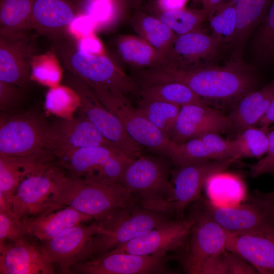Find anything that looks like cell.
<instances>
[{"instance_id": "obj_16", "label": "cell", "mask_w": 274, "mask_h": 274, "mask_svg": "<svg viewBox=\"0 0 274 274\" xmlns=\"http://www.w3.org/2000/svg\"><path fill=\"white\" fill-rule=\"evenodd\" d=\"M72 226L38 245L45 258L62 273H70L71 267L82 260L88 244L97 231L95 221Z\"/></svg>"}, {"instance_id": "obj_50", "label": "cell", "mask_w": 274, "mask_h": 274, "mask_svg": "<svg viewBox=\"0 0 274 274\" xmlns=\"http://www.w3.org/2000/svg\"><path fill=\"white\" fill-rule=\"evenodd\" d=\"M254 197L274 213V190L267 193L255 192Z\"/></svg>"}, {"instance_id": "obj_25", "label": "cell", "mask_w": 274, "mask_h": 274, "mask_svg": "<svg viewBox=\"0 0 274 274\" xmlns=\"http://www.w3.org/2000/svg\"><path fill=\"white\" fill-rule=\"evenodd\" d=\"M273 98L274 81L245 95L228 115L233 129L239 132L258 124Z\"/></svg>"}, {"instance_id": "obj_24", "label": "cell", "mask_w": 274, "mask_h": 274, "mask_svg": "<svg viewBox=\"0 0 274 274\" xmlns=\"http://www.w3.org/2000/svg\"><path fill=\"white\" fill-rule=\"evenodd\" d=\"M93 220L92 217L66 206L42 212L22 221L28 235L43 241L49 239L72 226Z\"/></svg>"}, {"instance_id": "obj_58", "label": "cell", "mask_w": 274, "mask_h": 274, "mask_svg": "<svg viewBox=\"0 0 274 274\" xmlns=\"http://www.w3.org/2000/svg\"><path fill=\"white\" fill-rule=\"evenodd\" d=\"M195 1H199V0H195Z\"/></svg>"}, {"instance_id": "obj_3", "label": "cell", "mask_w": 274, "mask_h": 274, "mask_svg": "<svg viewBox=\"0 0 274 274\" xmlns=\"http://www.w3.org/2000/svg\"><path fill=\"white\" fill-rule=\"evenodd\" d=\"M169 216L139 205L94 220L97 231L90 238L81 261L99 256L144 234L171 220Z\"/></svg>"}, {"instance_id": "obj_55", "label": "cell", "mask_w": 274, "mask_h": 274, "mask_svg": "<svg viewBox=\"0 0 274 274\" xmlns=\"http://www.w3.org/2000/svg\"><path fill=\"white\" fill-rule=\"evenodd\" d=\"M207 0H199V1L201 2L202 5L206 2Z\"/></svg>"}, {"instance_id": "obj_14", "label": "cell", "mask_w": 274, "mask_h": 274, "mask_svg": "<svg viewBox=\"0 0 274 274\" xmlns=\"http://www.w3.org/2000/svg\"><path fill=\"white\" fill-rule=\"evenodd\" d=\"M236 160H210L182 166L172 171L173 197L166 213L181 216L190 203L200 199L201 192L213 175L224 172Z\"/></svg>"}, {"instance_id": "obj_31", "label": "cell", "mask_w": 274, "mask_h": 274, "mask_svg": "<svg viewBox=\"0 0 274 274\" xmlns=\"http://www.w3.org/2000/svg\"><path fill=\"white\" fill-rule=\"evenodd\" d=\"M35 0H0V33L30 29Z\"/></svg>"}, {"instance_id": "obj_57", "label": "cell", "mask_w": 274, "mask_h": 274, "mask_svg": "<svg viewBox=\"0 0 274 274\" xmlns=\"http://www.w3.org/2000/svg\"><path fill=\"white\" fill-rule=\"evenodd\" d=\"M71 1L75 2L76 0H71Z\"/></svg>"}, {"instance_id": "obj_51", "label": "cell", "mask_w": 274, "mask_h": 274, "mask_svg": "<svg viewBox=\"0 0 274 274\" xmlns=\"http://www.w3.org/2000/svg\"><path fill=\"white\" fill-rule=\"evenodd\" d=\"M274 123V98L272 99L267 112L258 123L259 126L264 128H268L272 124Z\"/></svg>"}, {"instance_id": "obj_1", "label": "cell", "mask_w": 274, "mask_h": 274, "mask_svg": "<svg viewBox=\"0 0 274 274\" xmlns=\"http://www.w3.org/2000/svg\"><path fill=\"white\" fill-rule=\"evenodd\" d=\"M143 82H177L189 87L209 104V101L232 103L255 90L257 79L251 67L240 57L232 56L222 65L207 64L181 68L175 66L142 71Z\"/></svg>"}, {"instance_id": "obj_45", "label": "cell", "mask_w": 274, "mask_h": 274, "mask_svg": "<svg viewBox=\"0 0 274 274\" xmlns=\"http://www.w3.org/2000/svg\"><path fill=\"white\" fill-rule=\"evenodd\" d=\"M274 168V129L269 132L268 145L266 153L250 169L251 175L257 178L266 174H272Z\"/></svg>"}, {"instance_id": "obj_42", "label": "cell", "mask_w": 274, "mask_h": 274, "mask_svg": "<svg viewBox=\"0 0 274 274\" xmlns=\"http://www.w3.org/2000/svg\"><path fill=\"white\" fill-rule=\"evenodd\" d=\"M199 137L204 142L215 160L238 159L233 140H226L218 133H208Z\"/></svg>"}, {"instance_id": "obj_38", "label": "cell", "mask_w": 274, "mask_h": 274, "mask_svg": "<svg viewBox=\"0 0 274 274\" xmlns=\"http://www.w3.org/2000/svg\"><path fill=\"white\" fill-rule=\"evenodd\" d=\"M77 106H79V97L71 88L55 87L46 94L45 107L51 113L69 115Z\"/></svg>"}, {"instance_id": "obj_20", "label": "cell", "mask_w": 274, "mask_h": 274, "mask_svg": "<svg viewBox=\"0 0 274 274\" xmlns=\"http://www.w3.org/2000/svg\"><path fill=\"white\" fill-rule=\"evenodd\" d=\"M49 153L26 156L0 155V205L12 207L15 193L26 177L57 165Z\"/></svg>"}, {"instance_id": "obj_27", "label": "cell", "mask_w": 274, "mask_h": 274, "mask_svg": "<svg viewBox=\"0 0 274 274\" xmlns=\"http://www.w3.org/2000/svg\"><path fill=\"white\" fill-rule=\"evenodd\" d=\"M130 24L138 35L168 59L172 66H175L173 46L175 33L155 16L136 11L130 19Z\"/></svg>"}, {"instance_id": "obj_23", "label": "cell", "mask_w": 274, "mask_h": 274, "mask_svg": "<svg viewBox=\"0 0 274 274\" xmlns=\"http://www.w3.org/2000/svg\"><path fill=\"white\" fill-rule=\"evenodd\" d=\"M223 44L214 36L201 30L177 36L173 46L175 67L186 68L207 64Z\"/></svg>"}, {"instance_id": "obj_34", "label": "cell", "mask_w": 274, "mask_h": 274, "mask_svg": "<svg viewBox=\"0 0 274 274\" xmlns=\"http://www.w3.org/2000/svg\"><path fill=\"white\" fill-rule=\"evenodd\" d=\"M224 174L223 172L215 174L207 181L204 187L208 200L216 204L240 201L245 195L242 183L235 177Z\"/></svg>"}, {"instance_id": "obj_30", "label": "cell", "mask_w": 274, "mask_h": 274, "mask_svg": "<svg viewBox=\"0 0 274 274\" xmlns=\"http://www.w3.org/2000/svg\"><path fill=\"white\" fill-rule=\"evenodd\" d=\"M138 92L141 98L163 101L180 107L209 104L187 85L177 82L141 83V85H138Z\"/></svg>"}, {"instance_id": "obj_18", "label": "cell", "mask_w": 274, "mask_h": 274, "mask_svg": "<svg viewBox=\"0 0 274 274\" xmlns=\"http://www.w3.org/2000/svg\"><path fill=\"white\" fill-rule=\"evenodd\" d=\"M63 168L57 165L25 177L13 197V214L23 221L44 211L54 190L56 179Z\"/></svg>"}, {"instance_id": "obj_17", "label": "cell", "mask_w": 274, "mask_h": 274, "mask_svg": "<svg viewBox=\"0 0 274 274\" xmlns=\"http://www.w3.org/2000/svg\"><path fill=\"white\" fill-rule=\"evenodd\" d=\"M233 129L228 115L209 105L189 104L181 107L169 139L179 145L208 133Z\"/></svg>"}, {"instance_id": "obj_4", "label": "cell", "mask_w": 274, "mask_h": 274, "mask_svg": "<svg viewBox=\"0 0 274 274\" xmlns=\"http://www.w3.org/2000/svg\"><path fill=\"white\" fill-rule=\"evenodd\" d=\"M167 159L160 155H141L130 163L124 173L120 184L145 209L166 213L174 193Z\"/></svg>"}, {"instance_id": "obj_33", "label": "cell", "mask_w": 274, "mask_h": 274, "mask_svg": "<svg viewBox=\"0 0 274 274\" xmlns=\"http://www.w3.org/2000/svg\"><path fill=\"white\" fill-rule=\"evenodd\" d=\"M207 18L212 34L222 44H231L236 29L235 0H224L211 12Z\"/></svg>"}, {"instance_id": "obj_12", "label": "cell", "mask_w": 274, "mask_h": 274, "mask_svg": "<svg viewBox=\"0 0 274 274\" xmlns=\"http://www.w3.org/2000/svg\"><path fill=\"white\" fill-rule=\"evenodd\" d=\"M93 146H105L123 150L107 139L82 115L76 118H64L48 125L46 148L56 159L75 149Z\"/></svg>"}, {"instance_id": "obj_37", "label": "cell", "mask_w": 274, "mask_h": 274, "mask_svg": "<svg viewBox=\"0 0 274 274\" xmlns=\"http://www.w3.org/2000/svg\"><path fill=\"white\" fill-rule=\"evenodd\" d=\"M267 129L253 126L238 132L233 139L238 159L243 157L261 158L266 153L269 134Z\"/></svg>"}, {"instance_id": "obj_5", "label": "cell", "mask_w": 274, "mask_h": 274, "mask_svg": "<svg viewBox=\"0 0 274 274\" xmlns=\"http://www.w3.org/2000/svg\"><path fill=\"white\" fill-rule=\"evenodd\" d=\"M56 51L65 68L87 84L126 96L138 92V82L107 56L86 53L62 41Z\"/></svg>"}, {"instance_id": "obj_19", "label": "cell", "mask_w": 274, "mask_h": 274, "mask_svg": "<svg viewBox=\"0 0 274 274\" xmlns=\"http://www.w3.org/2000/svg\"><path fill=\"white\" fill-rule=\"evenodd\" d=\"M26 236L0 243L1 274H53L55 267L42 254L38 245Z\"/></svg>"}, {"instance_id": "obj_15", "label": "cell", "mask_w": 274, "mask_h": 274, "mask_svg": "<svg viewBox=\"0 0 274 274\" xmlns=\"http://www.w3.org/2000/svg\"><path fill=\"white\" fill-rule=\"evenodd\" d=\"M193 221L191 217L187 219L168 220L110 252L166 256L168 252L182 246L190 234Z\"/></svg>"}, {"instance_id": "obj_28", "label": "cell", "mask_w": 274, "mask_h": 274, "mask_svg": "<svg viewBox=\"0 0 274 274\" xmlns=\"http://www.w3.org/2000/svg\"><path fill=\"white\" fill-rule=\"evenodd\" d=\"M272 0H235L236 29L231 43L233 56L241 57L248 39L264 20Z\"/></svg>"}, {"instance_id": "obj_44", "label": "cell", "mask_w": 274, "mask_h": 274, "mask_svg": "<svg viewBox=\"0 0 274 274\" xmlns=\"http://www.w3.org/2000/svg\"><path fill=\"white\" fill-rule=\"evenodd\" d=\"M23 89L12 84L0 81V109L3 112H10L22 101Z\"/></svg>"}, {"instance_id": "obj_39", "label": "cell", "mask_w": 274, "mask_h": 274, "mask_svg": "<svg viewBox=\"0 0 274 274\" xmlns=\"http://www.w3.org/2000/svg\"><path fill=\"white\" fill-rule=\"evenodd\" d=\"M136 157L125 152H118L109 157L89 176L120 183L126 168Z\"/></svg>"}, {"instance_id": "obj_22", "label": "cell", "mask_w": 274, "mask_h": 274, "mask_svg": "<svg viewBox=\"0 0 274 274\" xmlns=\"http://www.w3.org/2000/svg\"><path fill=\"white\" fill-rule=\"evenodd\" d=\"M71 0H35L31 12L30 28L38 33L57 41L78 16Z\"/></svg>"}, {"instance_id": "obj_46", "label": "cell", "mask_w": 274, "mask_h": 274, "mask_svg": "<svg viewBox=\"0 0 274 274\" xmlns=\"http://www.w3.org/2000/svg\"><path fill=\"white\" fill-rule=\"evenodd\" d=\"M225 255L229 274H254L259 273L257 269L236 254L226 250Z\"/></svg>"}, {"instance_id": "obj_52", "label": "cell", "mask_w": 274, "mask_h": 274, "mask_svg": "<svg viewBox=\"0 0 274 274\" xmlns=\"http://www.w3.org/2000/svg\"><path fill=\"white\" fill-rule=\"evenodd\" d=\"M224 0H207L202 5V9L208 14V16L211 12Z\"/></svg>"}, {"instance_id": "obj_6", "label": "cell", "mask_w": 274, "mask_h": 274, "mask_svg": "<svg viewBox=\"0 0 274 274\" xmlns=\"http://www.w3.org/2000/svg\"><path fill=\"white\" fill-rule=\"evenodd\" d=\"M87 84L103 105L119 119L132 140L157 155L172 159L177 145L142 115L126 96Z\"/></svg>"}, {"instance_id": "obj_32", "label": "cell", "mask_w": 274, "mask_h": 274, "mask_svg": "<svg viewBox=\"0 0 274 274\" xmlns=\"http://www.w3.org/2000/svg\"><path fill=\"white\" fill-rule=\"evenodd\" d=\"M181 107L163 101L141 98L136 109L169 138Z\"/></svg>"}, {"instance_id": "obj_56", "label": "cell", "mask_w": 274, "mask_h": 274, "mask_svg": "<svg viewBox=\"0 0 274 274\" xmlns=\"http://www.w3.org/2000/svg\"><path fill=\"white\" fill-rule=\"evenodd\" d=\"M272 173H274V168H273V169L272 170Z\"/></svg>"}, {"instance_id": "obj_41", "label": "cell", "mask_w": 274, "mask_h": 274, "mask_svg": "<svg viewBox=\"0 0 274 274\" xmlns=\"http://www.w3.org/2000/svg\"><path fill=\"white\" fill-rule=\"evenodd\" d=\"M35 58L32 64V78L50 86H56L60 81L61 72L57 62L51 56Z\"/></svg>"}, {"instance_id": "obj_43", "label": "cell", "mask_w": 274, "mask_h": 274, "mask_svg": "<svg viewBox=\"0 0 274 274\" xmlns=\"http://www.w3.org/2000/svg\"><path fill=\"white\" fill-rule=\"evenodd\" d=\"M28 235L22 220L13 213L0 212V243L17 241Z\"/></svg>"}, {"instance_id": "obj_54", "label": "cell", "mask_w": 274, "mask_h": 274, "mask_svg": "<svg viewBox=\"0 0 274 274\" xmlns=\"http://www.w3.org/2000/svg\"><path fill=\"white\" fill-rule=\"evenodd\" d=\"M87 2H93V1H97V0H86ZM108 1H114V2H119L121 4H122L123 5V3H122V2L121 1V0H108ZM125 7V6H124Z\"/></svg>"}, {"instance_id": "obj_40", "label": "cell", "mask_w": 274, "mask_h": 274, "mask_svg": "<svg viewBox=\"0 0 274 274\" xmlns=\"http://www.w3.org/2000/svg\"><path fill=\"white\" fill-rule=\"evenodd\" d=\"M126 10L119 3L108 0H97L88 2L86 14L95 22L96 25H104Z\"/></svg>"}, {"instance_id": "obj_8", "label": "cell", "mask_w": 274, "mask_h": 274, "mask_svg": "<svg viewBox=\"0 0 274 274\" xmlns=\"http://www.w3.org/2000/svg\"><path fill=\"white\" fill-rule=\"evenodd\" d=\"M70 87L79 99V115L85 117L108 140L136 157L143 147L127 134L119 119L108 110L82 79L73 75L67 79Z\"/></svg>"}, {"instance_id": "obj_13", "label": "cell", "mask_w": 274, "mask_h": 274, "mask_svg": "<svg viewBox=\"0 0 274 274\" xmlns=\"http://www.w3.org/2000/svg\"><path fill=\"white\" fill-rule=\"evenodd\" d=\"M27 30L0 33V81L26 88L37 56L35 40Z\"/></svg>"}, {"instance_id": "obj_11", "label": "cell", "mask_w": 274, "mask_h": 274, "mask_svg": "<svg viewBox=\"0 0 274 274\" xmlns=\"http://www.w3.org/2000/svg\"><path fill=\"white\" fill-rule=\"evenodd\" d=\"M199 209L227 231L249 233L274 226V213L252 197L250 201L229 205L202 201Z\"/></svg>"}, {"instance_id": "obj_47", "label": "cell", "mask_w": 274, "mask_h": 274, "mask_svg": "<svg viewBox=\"0 0 274 274\" xmlns=\"http://www.w3.org/2000/svg\"><path fill=\"white\" fill-rule=\"evenodd\" d=\"M95 26V22L85 14L77 16L70 23L68 29L75 36L82 38L92 35Z\"/></svg>"}, {"instance_id": "obj_29", "label": "cell", "mask_w": 274, "mask_h": 274, "mask_svg": "<svg viewBox=\"0 0 274 274\" xmlns=\"http://www.w3.org/2000/svg\"><path fill=\"white\" fill-rule=\"evenodd\" d=\"M120 152L125 151L105 146L83 147L73 150L57 159L59 166L68 170L70 174L87 176L92 174L109 157Z\"/></svg>"}, {"instance_id": "obj_21", "label": "cell", "mask_w": 274, "mask_h": 274, "mask_svg": "<svg viewBox=\"0 0 274 274\" xmlns=\"http://www.w3.org/2000/svg\"><path fill=\"white\" fill-rule=\"evenodd\" d=\"M227 250L243 258L259 273H274V226L249 233H229Z\"/></svg>"}, {"instance_id": "obj_7", "label": "cell", "mask_w": 274, "mask_h": 274, "mask_svg": "<svg viewBox=\"0 0 274 274\" xmlns=\"http://www.w3.org/2000/svg\"><path fill=\"white\" fill-rule=\"evenodd\" d=\"M48 127L41 117L33 113L1 116L0 155L26 156L50 154L46 148Z\"/></svg>"}, {"instance_id": "obj_36", "label": "cell", "mask_w": 274, "mask_h": 274, "mask_svg": "<svg viewBox=\"0 0 274 274\" xmlns=\"http://www.w3.org/2000/svg\"><path fill=\"white\" fill-rule=\"evenodd\" d=\"M251 48L256 61L265 63L274 60V0L264 20L253 32Z\"/></svg>"}, {"instance_id": "obj_48", "label": "cell", "mask_w": 274, "mask_h": 274, "mask_svg": "<svg viewBox=\"0 0 274 274\" xmlns=\"http://www.w3.org/2000/svg\"><path fill=\"white\" fill-rule=\"evenodd\" d=\"M77 48L86 53L98 54H101L102 46L99 41L91 35L81 38Z\"/></svg>"}, {"instance_id": "obj_49", "label": "cell", "mask_w": 274, "mask_h": 274, "mask_svg": "<svg viewBox=\"0 0 274 274\" xmlns=\"http://www.w3.org/2000/svg\"><path fill=\"white\" fill-rule=\"evenodd\" d=\"M188 0H156L157 11H167L186 8Z\"/></svg>"}, {"instance_id": "obj_35", "label": "cell", "mask_w": 274, "mask_h": 274, "mask_svg": "<svg viewBox=\"0 0 274 274\" xmlns=\"http://www.w3.org/2000/svg\"><path fill=\"white\" fill-rule=\"evenodd\" d=\"M153 15L166 24L176 36L200 30L202 22L208 17L202 10L184 8L181 9L159 11Z\"/></svg>"}, {"instance_id": "obj_10", "label": "cell", "mask_w": 274, "mask_h": 274, "mask_svg": "<svg viewBox=\"0 0 274 274\" xmlns=\"http://www.w3.org/2000/svg\"><path fill=\"white\" fill-rule=\"evenodd\" d=\"M191 217L194 221L184 268L187 273L201 274L209 261L227 250L229 232L199 209Z\"/></svg>"}, {"instance_id": "obj_9", "label": "cell", "mask_w": 274, "mask_h": 274, "mask_svg": "<svg viewBox=\"0 0 274 274\" xmlns=\"http://www.w3.org/2000/svg\"><path fill=\"white\" fill-rule=\"evenodd\" d=\"M166 256H144L109 252L93 259L78 262L70 273L158 274L174 273Z\"/></svg>"}, {"instance_id": "obj_26", "label": "cell", "mask_w": 274, "mask_h": 274, "mask_svg": "<svg viewBox=\"0 0 274 274\" xmlns=\"http://www.w3.org/2000/svg\"><path fill=\"white\" fill-rule=\"evenodd\" d=\"M116 46L122 60L132 68L144 71L172 66L163 54L139 37L120 35Z\"/></svg>"}, {"instance_id": "obj_2", "label": "cell", "mask_w": 274, "mask_h": 274, "mask_svg": "<svg viewBox=\"0 0 274 274\" xmlns=\"http://www.w3.org/2000/svg\"><path fill=\"white\" fill-rule=\"evenodd\" d=\"M139 205L120 183L92 176H66L62 170L56 178L45 211L69 206L96 220L114 211Z\"/></svg>"}, {"instance_id": "obj_53", "label": "cell", "mask_w": 274, "mask_h": 274, "mask_svg": "<svg viewBox=\"0 0 274 274\" xmlns=\"http://www.w3.org/2000/svg\"><path fill=\"white\" fill-rule=\"evenodd\" d=\"M143 0H121L126 10L136 7Z\"/></svg>"}]
</instances>
